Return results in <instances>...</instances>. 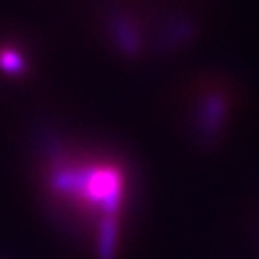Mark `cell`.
I'll return each mask as SVG.
<instances>
[{"mask_svg":"<svg viewBox=\"0 0 259 259\" xmlns=\"http://www.w3.org/2000/svg\"><path fill=\"white\" fill-rule=\"evenodd\" d=\"M0 67L8 72H18L22 69L20 58L15 53H0Z\"/></svg>","mask_w":259,"mask_h":259,"instance_id":"1","label":"cell"}]
</instances>
